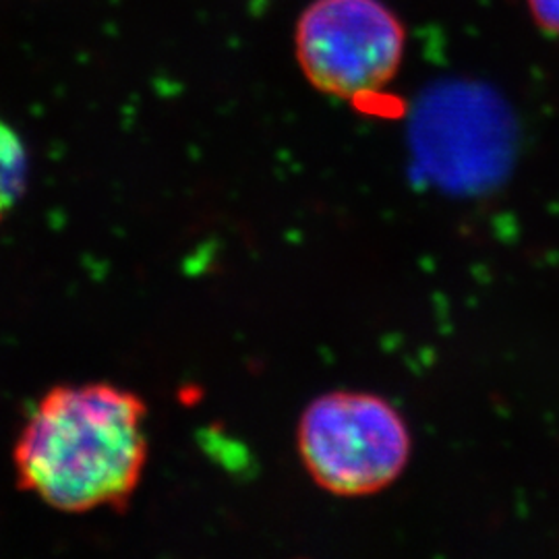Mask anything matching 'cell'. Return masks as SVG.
<instances>
[{"label":"cell","mask_w":559,"mask_h":559,"mask_svg":"<svg viewBox=\"0 0 559 559\" xmlns=\"http://www.w3.org/2000/svg\"><path fill=\"white\" fill-rule=\"evenodd\" d=\"M145 417L143 400L112 383L52 388L15 443L21 489L67 514L124 508L147 464Z\"/></svg>","instance_id":"1"},{"label":"cell","mask_w":559,"mask_h":559,"mask_svg":"<svg viewBox=\"0 0 559 559\" xmlns=\"http://www.w3.org/2000/svg\"><path fill=\"white\" fill-rule=\"evenodd\" d=\"M29 177V158L20 135L0 119V221L23 198Z\"/></svg>","instance_id":"4"},{"label":"cell","mask_w":559,"mask_h":559,"mask_svg":"<svg viewBox=\"0 0 559 559\" xmlns=\"http://www.w3.org/2000/svg\"><path fill=\"white\" fill-rule=\"evenodd\" d=\"M295 52L318 92L365 100L399 75L406 29L381 0H313L297 21Z\"/></svg>","instance_id":"3"},{"label":"cell","mask_w":559,"mask_h":559,"mask_svg":"<svg viewBox=\"0 0 559 559\" xmlns=\"http://www.w3.org/2000/svg\"><path fill=\"white\" fill-rule=\"evenodd\" d=\"M531 17L543 34L559 38V0H526Z\"/></svg>","instance_id":"5"},{"label":"cell","mask_w":559,"mask_h":559,"mask_svg":"<svg viewBox=\"0 0 559 559\" xmlns=\"http://www.w3.org/2000/svg\"><path fill=\"white\" fill-rule=\"evenodd\" d=\"M309 477L338 498H367L392 487L413 454L411 429L390 400L334 390L311 400L297 427Z\"/></svg>","instance_id":"2"}]
</instances>
